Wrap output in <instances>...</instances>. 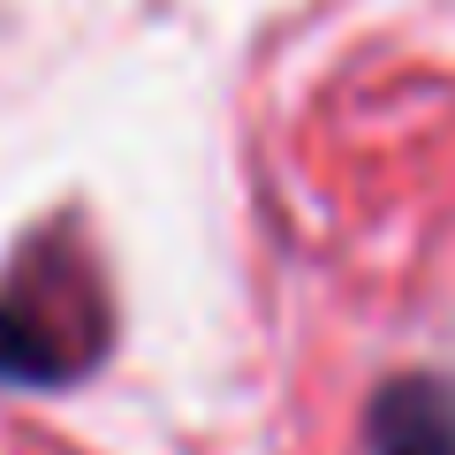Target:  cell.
I'll use <instances>...</instances> for the list:
<instances>
[{"mask_svg":"<svg viewBox=\"0 0 455 455\" xmlns=\"http://www.w3.org/2000/svg\"><path fill=\"white\" fill-rule=\"evenodd\" d=\"M364 455H455V387L433 372L387 379L364 418Z\"/></svg>","mask_w":455,"mask_h":455,"instance_id":"cell-2","label":"cell"},{"mask_svg":"<svg viewBox=\"0 0 455 455\" xmlns=\"http://www.w3.org/2000/svg\"><path fill=\"white\" fill-rule=\"evenodd\" d=\"M107 349V296L84 251L31 243L0 281V379L61 387Z\"/></svg>","mask_w":455,"mask_h":455,"instance_id":"cell-1","label":"cell"}]
</instances>
